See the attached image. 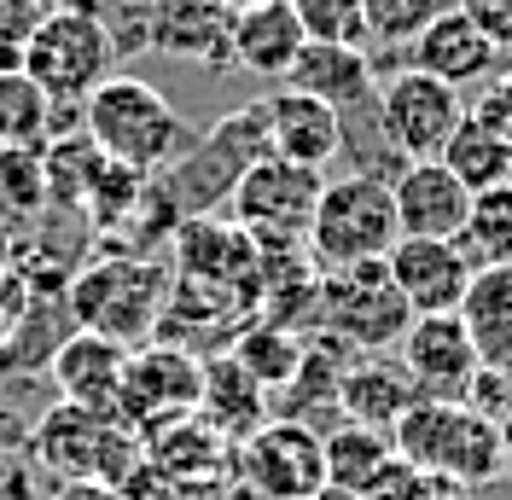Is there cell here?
<instances>
[{
	"label": "cell",
	"instance_id": "obj_16",
	"mask_svg": "<svg viewBox=\"0 0 512 500\" xmlns=\"http://www.w3.org/2000/svg\"><path fill=\"white\" fill-rule=\"evenodd\" d=\"M390 198H396V227L414 239H460L472 216V187L443 157H408L390 175Z\"/></svg>",
	"mask_w": 512,
	"mask_h": 500
},
{
	"label": "cell",
	"instance_id": "obj_12",
	"mask_svg": "<svg viewBox=\"0 0 512 500\" xmlns=\"http://www.w3.org/2000/svg\"><path fill=\"white\" fill-rule=\"evenodd\" d=\"M198 384H204V361L192 349L163 344V338L146 349H128L123 384H117V419L146 437L152 425L198 407Z\"/></svg>",
	"mask_w": 512,
	"mask_h": 500
},
{
	"label": "cell",
	"instance_id": "obj_28",
	"mask_svg": "<svg viewBox=\"0 0 512 500\" xmlns=\"http://www.w3.org/2000/svg\"><path fill=\"white\" fill-rule=\"evenodd\" d=\"M320 448H326V489L344 495V500L396 454V448H390V431H379V425H355V419H338L332 431H320Z\"/></svg>",
	"mask_w": 512,
	"mask_h": 500
},
{
	"label": "cell",
	"instance_id": "obj_40",
	"mask_svg": "<svg viewBox=\"0 0 512 500\" xmlns=\"http://www.w3.org/2000/svg\"><path fill=\"white\" fill-rule=\"evenodd\" d=\"M204 500H268V495H256L239 471H227V477H216V483L204 489Z\"/></svg>",
	"mask_w": 512,
	"mask_h": 500
},
{
	"label": "cell",
	"instance_id": "obj_5",
	"mask_svg": "<svg viewBox=\"0 0 512 500\" xmlns=\"http://www.w3.org/2000/svg\"><path fill=\"white\" fill-rule=\"evenodd\" d=\"M30 460L53 483H64V477L123 483L128 466L140 460V431L123 425L117 413H105V407L59 402L53 413H41V425L30 431Z\"/></svg>",
	"mask_w": 512,
	"mask_h": 500
},
{
	"label": "cell",
	"instance_id": "obj_45",
	"mask_svg": "<svg viewBox=\"0 0 512 500\" xmlns=\"http://www.w3.org/2000/svg\"><path fill=\"white\" fill-rule=\"evenodd\" d=\"M222 6H233V12H245V6H262V0H222Z\"/></svg>",
	"mask_w": 512,
	"mask_h": 500
},
{
	"label": "cell",
	"instance_id": "obj_43",
	"mask_svg": "<svg viewBox=\"0 0 512 500\" xmlns=\"http://www.w3.org/2000/svg\"><path fill=\"white\" fill-rule=\"evenodd\" d=\"M24 64V47H12V41H0V70H18Z\"/></svg>",
	"mask_w": 512,
	"mask_h": 500
},
{
	"label": "cell",
	"instance_id": "obj_39",
	"mask_svg": "<svg viewBox=\"0 0 512 500\" xmlns=\"http://www.w3.org/2000/svg\"><path fill=\"white\" fill-rule=\"evenodd\" d=\"M47 500H123V495H117V483H99V477H64V483H53Z\"/></svg>",
	"mask_w": 512,
	"mask_h": 500
},
{
	"label": "cell",
	"instance_id": "obj_11",
	"mask_svg": "<svg viewBox=\"0 0 512 500\" xmlns=\"http://www.w3.org/2000/svg\"><path fill=\"white\" fill-rule=\"evenodd\" d=\"M320 169H303L280 152H262L233 181L227 192V210L233 221L251 233V239H303L309 233V216H315V198H320Z\"/></svg>",
	"mask_w": 512,
	"mask_h": 500
},
{
	"label": "cell",
	"instance_id": "obj_31",
	"mask_svg": "<svg viewBox=\"0 0 512 500\" xmlns=\"http://www.w3.org/2000/svg\"><path fill=\"white\" fill-rule=\"evenodd\" d=\"M460 239L478 262H512V181L472 192V216H466Z\"/></svg>",
	"mask_w": 512,
	"mask_h": 500
},
{
	"label": "cell",
	"instance_id": "obj_1",
	"mask_svg": "<svg viewBox=\"0 0 512 500\" xmlns=\"http://www.w3.org/2000/svg\"><path fill=\"white\" fill-rule=\"evenodd\" d=\"M82 134L99 146V157H111L123 169H140V175L169 169L192 140L181 111L169 105V94H158L140 76H117V70L82 99Z\"/></svg>",
	"mask_w": 512,
	"mask_h": 500
},
{
	"label": "cell",
	"instance_id": "obj_30",
	"mask_svg": "<svg viewBox=\"0 0 512 500\" xmlns=\"http://www.w3.org/2000/svg\"><path fill=\"white\" fill-rule=\"evenodd\" d=\"M59 128V105L41 94L30 70H0V146H47Z\"/></svg>",
	"mask_w": 512,
	"mask_h": 500
},
{
	"label": "cell",
	"instance_id": "obj_36",
	"mask_svg": "<svg viewBox=\"0 0 512 500\" xmlns=\"http://www.w3.org/2000/svg\"><path fill=\"white\" fill-rule=\"evenodd\" d=\"M466 407H478V413H489V419H501L512 407V373H495V367H478V378L466 384V396H460Z\"/></svg>",
	"mask_w": 512,
	"mask_h": 500
},
{
	"label": "cell",
	"instance_id": "obj_32",
	"mask_svg": "<svg viewBox=\"0 0 512 500\" xmlns=\"http://www.w3.org/2000/svg\"><path fill=\"white\" fill-rule=\"evenodd\" d=\"M437 12H443V0H361V18H367V41L373 47H408Z\"/></svg>",
	"mask_w": 512,
	"mask_h": 500
},
{
	"label": "cell",
	"instance_id": "obj_15",
	"mask_svg": "<svg viewBox=\"0 0 512 500\" xmlns=\"http://www.w3.org/2000/svg\"><path fill=\"white\" fill-rule=\"evenodd\" d=\"M175 280L216 285V291H262L256 274V239L239 221L216 216H181L175 227Z\"/></svg>",
	"mask_w": 512,
	"mask_h": 500
},
{
	"label": "cell",
	"instance_id": "obj_2",
	"mask_svg": "<svg viewBox=\"0 0 512 500\" xmlns=\"http://www.w3.org/2000/svg\"><path fill=\"white\" fill-rule=\"evenodd\" d=\"M390 448L419 466L425 477H448L460 489H483L501 471V431L495 419L478 413L466 402H437V396H419L396 425H390Z\"/></svg>",
	"mask_w": 512,
	"mask_h": 500
},
{
	"label": "cell",
	"instance_id": "obj_24",
	"mask_svg": "<svg viewBox=\"0 0 512 500\" xmlns=\"http://www.w3.org/2000/svg\"><path fill=\"white\" fill-rule=\"evenodd\" d=\"M460 320L478 344V361L512 373V262H478V274L460 297Z\"/></svg>",
	"mask_w": 512,
	"mask_h": 500
},
{
	"label": "cell",
	"instance_id": "obj_27",
	"mask_svg": "<svg viewBox=\"0 0 512 500\" xmlns=\"http://www.w3.org/2000/svg\"><path fill=\"white\" fill-rule=\"evenodd\" d=\"M437 157H443L472 192H489V187H501V181H512V128L489 123L478 111H466Z\"/></svg>",
	"mask_w": 512,
	"mask_h": 500
},
{
	"label": "cell",
	"instance_id": "obj_19",
	"mask_svg": "<svg viewBox=\"0 0 512 500\" xmlns=\"http://www.w3.org/2000/svg\"><path fill=\"white\" fill-rule=\"evenodd\" d=\"M344 146H350L344 111H332L326 99L297 94V88H280V94L268 99V152L291 157L303 169H326Z\"/></svg>",
	"mask_w": 512,
	"mask_h": 500
},
{
	"label": "cell",
	"instance_id": "obj_34",
	"mask_svg": "<svg viewBox=\"0 0 512 500\" xmlns=\"http://www.w3.org/2000/svg\"><path fill=\"white\" fill-rule=\"evenodd\" d=\"M117 495L123 500H204V489H192V483H181L175 471H163V466H152L146 454L128 466V477L117 483Z\"/></svg>",
	"mask_w": 512,
	"mask_h": 500
},
{
	"label": "cell",
	"instance_id": "obj_13",
	"mask_svg": "<svg viewBox=\"0 0 512 500\" xmlns=\"http://www.w3.org/2000/svg\"><path fill=\"white\" fill-rule=\"evenodd\" d=\"M402 373L414 378L419 396H437V402H460L466 384L478 378V344L466 332L460 309H443V314H414L408 332H402Z\"/></svg>",
	"mask_w": 512,
	"mask_h": 500
},
{
	"label": "cell",
	"instance_id": "obj_17",
	"mask_svg": "<svg viewBox=\"0 0 512 500\" xmlns=\"http://www.w3.org/2000/svg\"><path fill=\"white\" fill-rule=\"evenodd\" d=\"M408 59H414V70L437 76L448 88H472V82H489V76H495L501 47L478 30V18H472L466 6H443V12L408 41Z\"/></svg>",
	"mask_w": 512,
	"mask_h": 500
},
{
	"label": "cell",
	"instance_id": "obj_3",
	"mask_svg": "<svg viewBox=\"0 0 512 500\" xmlns=\"http://www.w3.org/2000/svg\"><path fill=\"white\" fill-rule=\"evenodd\" d=\"M396 239H402V227H396L390 181L367 175V169H350V175L326 181L315 198V216H309V233H303L309 262L320 274L355 268V262H384Z\"/></svg>",
	"mask_w": 512,
	"mask_h": 500
},
{
	"label": "cell",
	"instance_id": "obj_6",
	"mask_svg": "<svg viewBox=\"0 0 512 500\" xmlns=\"http://www.w3.org/2000/svg\"><path fill=\"white\" fill-rule=\"evenodd\" d=\"M111 64H117V47L88 6H53L24 41V70L53 105H70V111H82V99L111 76Z\"/></svg>",
	"mask_w": 512,
	"mask_h": 500
},
{
	"label": "cell",
	"instance_id": "obj_37",
	"mask_svg": "<svg viewBox=\"0 0 512 500\" xmlns=\"http://www.w3.org/2000/svg\"><path fill=\"white\" fill-rule=\"evenodd\" d=\"M472 18H478V30L501 47V59H512V0H460Z\"/></svg>",
	"mask_w": 512,
	"mask_h": 500
},
{
	"label": "cell",
	"instance_id": "obj_29",
	"mask_svg": "<svg viewBox=\"0 0 512 500\" xmlns=\"http://www.w3.org/2000/svg\"><path fill=\"white\" fill-rule=\"evenodd\" d=\"M233 361H239L262 390H286L291 378L303 373V338H297L291 326H280V320L262 314V320H251V326H239Z\"/></svg>",
	"mask_w": 512,
	"mask_h": 500
},
{
	"label": "cell",
	"instance_id": "obj_44",
	"mask_svg": "<svg viewBox=\"0 0 512 500\" xmlns=\"http://www.w3.org/2000/svg\"><path fill=\"white\" fill-rule=\"evenodd\" d=\"M472 500H512L507 489H495V483H483V489H472Z\"/></svg>",
	"mask_w": 512,
	"mask_h": 500
},
{
	"label": "cell",
	"instance_id": "obj_10",
	"mask_svg": "<svg viewBox=\"0 0 512 500\" xmlns=\"http://www.w3.org/2000/svg\"><path fill=\"white\" fill-rule=\"evenodd\" d=\"M233 471L268 500L326 495V448L303 419H262L245 442H233Z\"/></svg>",
	"mask_w": 512,
	"mask_h": 500
},
{
	"label": "cell",
	"instance_id": "obj_14",
	"mask_svg": "<svg viewBox=\"0 0 512 500\" xmlns=\"http://www.w3.org/2000/svg\"><path fill=\"white\" fill-rule=\"evenodd\" d=\"M384 274L402 291V303L414 314H443L460 309L466 285L478 274V256L466 250V239H414L402 233L390 256H384Z\"/></svg>",
	"mask_w": 512,
	"mask_h": 500
},
{
	"label": "cell",
	"instance_id": "obj_47",
	"mask_svg": "<svg viewBox=\"0 0 512 500\" xmlns=\"http://www.w3.org/2000/svg\"><path fill=\"white\" fill-rule=\"evenodd\" d=\"M443 6H460V0H443Z\"/></svg>",
	"mask_w": 512,
	"mask_h": 500
},
{
	"label": "cell",
	"instance_id": "obj_38",
	"mask_svg": "<svg viewBox=\"0 0 512 500\" xmlns=\"http://www.w3.org/2000/svg\"><path fill=\"white\" fill-rule=\"evenodd\" d=\"M41 18H47V6H41V0H0V41L24 47Z\"/></svg>",
	"mask_w": 512,
	"mask_h": 500
},
{
	"label": "cell",
	"instance_id": "obj_35",
	"mask_svg": "<svg viewBox=\"0 0 512 500\" xmlns=\"http://www.w3.org/2000/svg\"><path fill=\"white\" fill-rule=\"evenodd\" d=\"M419 489H425V471L408 466L402 454H390V460H384V466L373 471L350 500H419Z\"/></svg>",
	"mask_w": 512,
	"mask_h": 500
},
{
	"label": "cell",
	"instance_id": "obj_42",
	"mask_svg": "<svg viewBox=\"0 0 512 500\" xmlns=\"http://www.w3.org/2000/svg\"><path fill=\"white\" fill-rule=\"evenodd\" d=\"M495 431H501V471L512 477V407L501 413V419H495Z\"/></svg>",
	"mask_w": 512,
	"mask_h": 500
},
{
	"label": "cell",
	"instance_id": "obj_20",
	"mask_svg": "<svg viewBox=\"0 0 512 500\" xmlns=\"http://www.w3.org/2000/svg\"><path fill=\"white\" fill-rule=\"evenodd\" d=\"M140 454L152 460V466L175 471L181 483H192V489H210L216 477H227L233 471V442L192 407V413H181V419H163V425H152L146 437H140Z\"/></svg>",
	"mask_w": 512,
	"mask_h": 500
},
{
	"label": "cell",
	"instance_id": "obj_8",
	"mask_svg": "<svg viewBox=\"0 0 512 500\" xmlns=\"http://www.w3.org/2000/svg\"><path fill=\"white\" fill-rule=\"evenodd\" d=\"M414 309L402 303V291L390 285L384 262H355V268H332L320 274L315 297V332L344 338L355 355H384L402 344Z\"/></svg>",
	"mask_w": 512,
	"mask_h": 500
},
{
	"label": "cell",
	"instance_id": "obj_7",
	"mask_svg": "<svg viewBox=\"0 0 512 500\" xmlns=\"http://www.w3.org/2000/svg\"><path fill=\"white\" fill-rule=\"evenodd\" d=\"M262 152H268V99L227 111L198 146H187V152L169 163V187L163 192H169V204L181 216H210V204H222L227 192H233V181Z\"/></svg>",
	"mask_w": 512,
	"mask_h": 500
},
{
	"label": "cell",
	"instance_id": "obj_22",
	"mask_svg": "<svg viewBox=\"0 0 512 500\" xmlns=\"http://www.w3.org/2000/svg\"><path fill=\"white\" fill-rule=\"evenodd\" d=\"M47 367H53V384H59L64 402L117 413V384H123V367H128V344L76 326L70 338H59V349H53Z\"/></svg>",
	"mask_w": 512,
	"mask_h": 500
},
{
	"label": "cell",
	"instance_id": "obj_46",
	"mask_svg": "<svg viewBox=\"0 0 512 500\" xmlns=\"http://www.w3.org/2000/svg\"><path fill=\"white\" fill-rule=\"evenodd\" d=\"M41 6H47V12H53V6H82V0H41Z\"/></svg>",
	"mask_w": 512,
	"mask_h": 500
},
{
	"label": "cell",
	"instance_id": "obj_25",
	"mask_svg": "<svg viewBox=\"0 0 512 500\" xmlns=\"http://www.w3.org/2000/svg\"><path fill=\"white\" fill-rule=\"evenodd\" d=\"M198 413H204L227 442H245L256 425L268 419V390H262L239 361H233V349H222V355H210V361H204Z\"/></svg>",
	"mask_w": 512,
	"mask_h": 500
},
{
	"label": "cell",
	"instance_id": "obj_33",
	"mask_svg": "<svg viewBox=\"0 0 512 500\" xmlns=\"http://www.w3.org/2000/svg\"><path fill=\"white\" fill-rule=\"evenodd\" d=\"M297 24L309 41H338V47H367V18L361 0H291Z\"/></svg>",
	"mask_w": 512,
	"mask_h": 500
},
{
	"label": "cell",
	"instance_id": "obj_4",
	"mask_svg": "<svg viewBox=\"0 0 512 500\" xmlns=\"http://www.w3.org/2000/svg\"><path fill=\"white\" fill-rule=\"evenodd\" d=\"M169 280L175 274L152 256H105L70 280V320L82 332H99V338H117L134 349L140 338L158 332Z\"/></svg>",
	"mask_w": 512,
	"mask_h": 500
},
{
	"label": "cell",
	"instance_id": "obj_9",
	"mask_svg": "<svg viewBox=\"0 0 512 500\" xmlns=\"http://www.w3.org/2000/svg\"><path fill=\"white\" fill-rule=\"evenodd\" d=\"M460 117H466L460 88H448L414 64L396 76H379V88H373V123L396 157H437Z\"/></svg>",
	"mask_w": 512,
	"mask_h": 500
},
{
	"label": "cell",
	"instance_id": "obj_23",
	"mask_svg": "<svg viewBox=\"0 0 512 500\" xmlns=\"http://www.w3.org/2000/svg\"><path fill=\"white\" fill-rule=\"evenodd\" d=\"M303 24L291 12V0H262V6H245L233 12V64L251 70V76H274L286 82L291 59L303 53Z\"/></svg>",
	"mask_w": 512,
	"mask_h": 500
},
{
	"label": "cell",
	"instance_id": "obj_18",
	"mask_svg": "<svg viewBox=\"0 0 512 500\" xmlns=\"http://www.w3.org/2000/svg\"><path fill=\"white\" fill-rule=\"evenodd\" d=\"M152 53L187 64H233V6L222 0H152Z\"/></svg>",
	"mask_w": 512,
	"mask_h": 500
},
{
	"label": "cell",
	"instance_id": "obj_21",
	"mask_svg": "<svg viewBox=\"0 0 512 500\" xmlns=\"http://www.w3.org/2000/svg\"><path fill=\"white\" fill-rule=\"evenodd\" d=\"M286 88L297 94L326 99L332 111H355V105H373L379 88V64L367 47H338V41H303V53L291 59Z\"/></svg>",
	"mask_w": 512,
	"mask_h": 500
},
{
	"label": "cell",
	"instance_id": "obj_41",
	"mask_svg": "<svg viewBox=\"0 0 512 500\" xmlns=\"http://www.w3.org/2000/svg\"><path fill=\"white\" fill-rule=\"evenodd\" d=\"M419 500H472V489H460V483H448V477H425Z\"/></svg>",
	"mask_w": 512,
	"mask_h": 500
},
{
	"label": "cell",
	"instance_id": "obj_26",
	"mask_svg": "<svg viewBox=\"0 0 512 500\" xmlns=\"http://www.w3.org/2000/svg\"><path fill=\"white\" fill-rule=\"evenodd\" d=\"M419 402L414 378L402 373V367H390L379 355H367V361H350L344 373H338V419H355V425H379L390 431L408 407Z\"/></svg>",
	"mask_w": 512,
	"mask_h": 500
}]
</instances>
